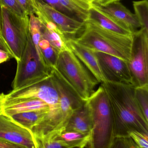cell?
<instances>
[{
  "mask_svg": "<svg viewBox=\"0 0 148 148\" xmlns=\"http://www.w3.org/2000/svg\"><path fill=\"white\" fill-rule=\"evenodd\" d=\"M0 6L6 7L18 16L24 17L28 15L18 0H0Z\"/></svg>",
  "mask_w": 148,
  "mask_h": 148,
  "instance_id": "4316f807",
  "label": "cell"
},
{
  "mask_svg": "<svg viewBox=\"0 0 148 148\" xmlns=\"http://www.w3.org/2000/svg\"><path fill=\"white\" fill-rule=\"evenodd\" d=\"M51 74L59 94L60 111L66 125L73 112L82 106L85 101L80 97L55 67L52 69Z\"/></svg>",
  "mask_w": 148,
  "mask_h": 148,
  "instance_id": "30bf717a",
  "label": "cell"
},
{
  "mask_svg": "<svg viewBox=\"0 0 148 148\" xmlns=\"http://www.w3.org/2000/svg\"><path fill=\"white\" fill-rule=\"evenodd\" d=\"M38 48L46 65L51 69L55 67L59 52L43 37L39 42Z\"/></svg>",
  "mask_w": 148,
  "mask_h": 148,
  "instance_id": "7402d4cb",
  "label": "cell"
},
{
  "mask_svg": "<svg viewBox=\"0 0 148 148\" xmlns=\"http://www.w3.org/2000/svg\"><path fill=\"white\" fill-rule=\"evenodd\" d=\"M110 148H138L130 137H116Z\"/></svg>",
  "mask_w": 148,
  "mask_h": 148,
  "instance_id": "f1b7e54d",
  "label": "cell"
},
{
  "mask_svg": "<svg viewBox=\"0 0 148 148\" xmlns=\"http://www.w3.org/2000/svg\"><path fill=\"white\" fill-rule=\"evenodd\" d=\"M48 110L49 105L37 98L10 99L5 97L4 93L0 94V114L10 116L17 113L33 110Z\"/></svg>",
  "mask_w": 148,
  "mask_h": 148,
  "instance_id": "4fadbf2b",
  "label": "cell"
},
{
  "mask_svg": "<svg viewBox=\"0 0 148 148\" xmlns=\"http://www.w3.org/2000/svg\"><path fill=\"white\" fill-rule=\"evenodd\" d=\"M101 85L107 93L112 111L114 137H129L131 131L148 135V122L136 101L134 85L109 82Z\"/></svg>",
  "mask_w": 148,
  "mask_h": 148,
  "instance_id": "6da1fadb",
  "label": "cell"
},
{
  "mask_svg": "<svg viewBox=\"0 0 148 148\" xmlns=\"http://www.w3.org/2000/svg\"><path fill=\"white\" fill-rule=\"evenodd\" d=\"M1 7L0 6V33L1 34Z\"/></svg>",
  "mask_w": 148,
  "mask_h": 148,
  "instance_id": "8d00e7d4",
  "label": "cell"
},
{
  "mask_svg": "<svg viewBox=\"0 0 148 148\" xmlns=\"http://www.w3.org/2000/svg\"><path fill=\"white\" fill-rule=\"evenodd\" d=\"M89 2L91 3H93V0H87Z\"/></svg>",
  "mask_w": 148,
  "mask_h": 148,
  "instance_id": "74e56055",
  "label": "cell"
},
{
  "mask_svg": "<svg viewBox=\"0 0 148 148\" xmlns=\"http://www.w3.org/2000/svg\"><path fill=\"white\" fill-rule=\"evenodd\" d=\"M34 2L35 9L41 11L49 20L55 24L66 40L76 38L83 28L84 22L69 17L41 0H34Z\"/></svg>",
  "mask_w": 148,
  "mask_h": 148,
  "instance_id": "8fae6325",
  "label": "cell"
},
{
  "mask_svg": "<svg viewBox=\"0 0 148 148\" xmlns=\"http://www.w3.org/2000/svg\"><path fill=\"white\" fill-rule=\"evenodd\" d=\"M129 135L138 148H148V135L136 131H131Z\"/></svg>",
  "mask_w": 148,
  "mask_h": 148,
  "instance_id": "83f0119b",
  "label": "cell"
},
{
  "mask_svg": "<svg viewBox=\"0 0 148 148\" xmlns=\"http://www.w3.org/2000/svg\"><path fill=\"white\" fill-rule=\"evenodd\" d=\"M0 148H27L19 144L0 139Z\"/></svg>",
  "mask_w": 148,
  "mask_h": 148,
  "instance_id": "1f68e13d",
  "label": "cell"
},
{
  "mask_svg": "<svg viewBox=\"0 0 148 148\" xmlns=\"http://www.w3.org/2000/svg\"><path fill=\"white\" fill-rule=\"evenodd\" d=\"M61 4L75 20L85 23L88 19V11L92 3L87 0H59Z\"/></svg>",
  "mask_w": 148,
  "mask_h": 148,
  "instance_id": "ffe728a7",
  "label": "cell"
},
{
  "mask_svg": "<svg viewBox=\"0 0 148 148\" xmlns=\"http://www.w3.org/2000/svg\"><path fill=\"white\" fill-rule=\"evenodd\" d=\"M0 49H2V50H5L7 52L10 54V55L13 56V54L12 52L10 50V48L9 47L7 43H6L4 39H3V37L2 36L1 34L0 33Z\"/></svg>",
  "mask_w": 148,
  "mask_h": 148,
  "instance_id": "836d02e7",
  "label": "cell"
},
{
  "mask_svg": "<svg viewBox=\"0 0 148 148\" xmlns=\"http://www.w3.org/2000/svg\"><path fill=\"white\" fill-rule=\"evenodd\" d=\"M41 23V34L43 38L47 40L50 45L60 53L68 47L66 39L61 31L47 29Z\"/></svg>",
  "mask_w": 148,
  "mask_h": 148,
  "instance_id": "44dd1931",
  "label": "cell"
},
{
  "mask_svg": "<svg viewBox=\"0 0 148 148\" xmlns=\"http://www.w3.org/2000/svg\"><path fill=\"white\" fill-rule=\"evenodd\" d=\"M12 58H14L13 56L7 51L0 49V64L5 62Z\"/></svg>",
  "mask_w": 148,
  "mask_h": 148,
  "instance_id": "d6a6232c",
  "label": "cell"
},
{
  "mask_svg": "<svg viewBox=\"0 0 148 148\" xmlns=\"http://www.w3.org/2000/svg\"><path fill=\"white\" fill-rule=\"evenodd\" d=\"M75 40L96 52L114 56L128 62L133 43V35H124L101 27L87 21Z\"/></svg>",
  "mask_w": 148,
  "mask_h": 148,
  "instance_id": "7a4b0ae2",
  "label": "cell"
},
{
  "mask_svg": "<svg viewBox=\"0 0 148 148\" xmlns=\"http://www.w3.org/2000/svg\"><path fill=\"white\" fill-rule=\"evenodd\" d=\"M1 34L17 62L20 60L30 35L29 16L21 17L1 6Z\"/></svg>",
  "mask_w": 148,
  "mask_h": 148,
  "instance_id": "8992f818",
  "label": "cell"
},
{
  "mask_svg": "<svg viewBox=\"0 0 148 148\" xmlns=\"http://www.w3.org/2000/svg\"><path fill=\"white\" fill-rule=\"evenodd\" d=\"M4 95L10 99L32 98L42 100L50 107V112L47 116L49 122L57 127L66 125L60 111L58 90L51 73L47 77L13 89Z\"/></svg>",
  "mask_w": 148,
  "mask_h": 148,
  "instance_id": "5b68a950",
  "label": "cell"
},
{
  "mask_svg": "<svg viewBox=\"0 0 148 148\" xmlns=\"http://www.w3.org/2000/svg\"><path fill=\"white\" fill-rule=\"evenodd\" d=\"M93 3L101 5V4L102 0H93Z\"/></svg>",
  "mask_w": 148,
  "mask_h": 148,
  "instance_id": "d590c367",
  "label": "cell"
},
{
  "mask_svg": "<svg viewBox=\"0 0 148 148\" xmlns=\"http://www.w3.org/2000/svg\"><path fill=\"white\" fill-rule=\"evenodd\" d=\"M93 124L92 112L87 101L73 112L64 129L86 134H92Z\"/></svg>",
  "mask_w": 148,
  "mask_h": 148,
  "instance_id": "2e32d148",
  "label": "cell"
},
{
  "mask_svg": "<svg viewBox=\"0 0 148 148\" xmlns=\"http://www.w3.org/2000/svg\"><path fill=\"white\" fill-rule=\"evenodd\" d=\"M28 15L35 14V5L34 0H18Z\"/></svg>",
  "mask_w": 148,
  "mask_h": 148,
  "instance_id": "4dcf8cb0",
  "label": "cell"
},
{
  "mask_svg": "<svg viewBox=\"0 0 148 148\" xmlns=\"http://www.w3.org/2000/svg\"><path fill=\"white\" fill-rule=\"evenodd\" d=\"M87 21L93 22L104 29L120 34L131 35L133 34L131 31L108 14L100 10L94 3L89 10Z\"/></svg>",
  "mask_w": 148,
  "mask_h": 148,
  "instance_id": "e0dca14e",
  "label": "cell"
},
{
  "mask_svg": "<svg viewBox=\"0 0 148 148\" xmlns=\"http://www.w3.org/2000/svg\"><path fill=\"white\" fill-rule=\"evenodd\" d=\"M134 93L136 103L148 121V84L135 86Z\"/></svg>",
  "mask_w": 148,
  "mask_h": 148,
  "instance_id": "cb8c5ba5",
  "label": "cell"
},
{
  "mask_svg": "<svg viewBox=\"0 0 148 148\" xmlns=\"http://www.w3.org/2000/svg\"><path fill=\"white\" fill-rule=\"evenodd\" d=\"M48 5L55 9L56 10L61 12L63 14L68 16L71 18H73V16L69 11H68L61 4L59 0H41Z\"/></svg>",
  "mask_w": 148,
  "mask_h": 148,
  "instance_id": "f546056e",
  "label": "cell"
},
{
  "mask_svg": "<svg viewBox=\"0 0 148 148\" xmlns=\"http://www.w3.org/2000/svg\"><path fill=\"white\" fill-rule=\"evenodd\" d=\"M29 16L30 32L32 41L36 49V52L40 58L44 62L41 54L38 48V45L41 39L42 38L41 34V23L38 17L34 14L29 15Z\"/></svg>",
  "mask_w": 148,
  "mask_h": 148,
  "instance_id": "603a6c76",
  "label": "cell"
},
{
  "mask_svg": "<svg viewBox=\"0 0 148 148\" xmlns=\"http://www.w3.org/2000/svg\"><path fill=\"white\" fill-rule=\"evenodd\" d=\"M120 1V0H102V3L101 5V6H104V5H107V4L112 3Z\"/></svg>",
  "mask_w": 148,
  "mask_h": 148,
  "instance_id": "e575fe53",
  "label": "cell"
},
{
  "mask_svg": "<svg viewBox=\"0 0 148 148\" xmlns=\"http://www.w3.org/2000/svg\"><path fill=\"white\" fill-rule=\"evenodd\" d=\"M93 127L88 148H110L114 138L113 115L107 93L101 85L87 100Z\"/></svg>",
  "mask_w": 148,
  "mask_h": 148,
  "instance_id": "3957f363",
  "label": "cell"
},
{
  "mask_svg": "<svg viewBox=\"0 0 148 148\" xmlns=\"http://www.w3.org/2000/svg\"><path fill=\"white\" fill-rule=\"evenodd\" d=\"M34 138L36 148H68L52 137Z\"/></svg>",
  "mask_w": 148,
  "mask_h": 148,
  "instance_id": "484cf974",
  "label": "cell"
},
{
  "mask_svg": "<svg viewBox=\"0 0 148 148\" xmlns=\"http://www.w3.org/2000/svg\"><path fill=\"white\" fill-rule=\"evenodd\" d=\"M135 14L140 24L141 28L148 31V1L142 0L133 1Z\"/></svg>",
  "mask_w": 148,
  "mask_h": 148,
  "instance_id": "d4e9b609",
  "label": "cell"
},
{
  "mask_svg": "<svg viewBox=\"0 0 148 148\" xmlns=\"http://www.w3.org/2000/svg\"><path fill=\"white\" fill-rule=\"evenodd\" d=\"M94 4L100 10L108 14L132 33L141 29L140 24L136 15L120 1L112 3L104 6Z\"/></svg>",
  "mask_w": 148,
  "mask_h": 148,
  "instance_id": "9a60e30c",
  "label": "cell"
},
{
  "mask_svg": "<svg viewBox=\"0 0 148 148\" xmlns=\"http://www.w3.org/2000/svg\"><path fill=\"white\" fill-rule=\"evenodd\" d=\"M91 136V134H86L64 129L51 137L66 147L84 148L87 146Z\"/></svg>",
  "mask_w": 148,
  "mask_h": 148,
  "instance_id": "ac0fdd59",
  "label": "cell"
},
{
  "mask_svg": "<svg viewBox=\"0 0 148 148\" xmlns=\"http://www.w3.org/2000/svg\"><path fill=\"white\" fill-rule=\"evenodd\" d=\"M0 139L27 148H36L31 132L3 114H0Z\"/></svg>",
  "mask_w": 148,
  "mask_h": 148,
  "instance_id": "7c38bea8",
  "label": "cell"
},
{
  "mask_svg": "<svg viewBox=\"0 0 148 148\" xmlns=\"http://www.w3.org/2000/svg\"><path fill=\"white\" fill-rule=\"evenodd\" d=\"M66 44L99 83L107 82L101 70L95 51L81 45L74 39L66 40Z\"/></svg>",
  "mask_w": 148,
  "mask_h": 148,
  "instance_id": "5bb4252c",
  "label": "cell"
},
{
  "mask_svg": "<svg viewBox=\"0 0 148 148\" xmlns=\"http://www.w3.org/2000/svg\"><path fill=\"white\" fill-rule=\"evenodd\" d=\"M55 68L83 101L89 98L99 84L68 47L59 53Z\"/></svg>",
  "mask_w": 148,
  "mask_h": 148,
  "instance_id": "277c9868",
  "label": "cell"
},
{
  "mask_svg": "<svg viewBox=\"0 0 148 148\" xmlns=\"http://www.w3.org/2000/svg\"><path fill=\"white\" fill-rule=\"evenodd\" d=\"M129 68L135 87L148 84V31L140 29L134 32Z\"/></svg>",
  "mask_w": 148,
  "mask_h": 148,
  "instance_id": "ba28073f",
  "label": "cell"
},
{
  "mask_svg": "<svg viewBox=\"0 0 148 148\" xmlns=\"http://www.w3.org/2000/svg\"><path fill=\"white\" fill-rule=\"evenodd\" d=\"M17 62L16 73L12 84L13 89L47 77L51 73L52 69L38 55L30 34L21 59Z\"/></svg>",
  "mask_w": 148,
  "mask_h": 148,
  "instance_id": "52a82bcc",
  "label": "cell"
},
{
  "mask_svg": "<svg viewBox=\"0 0 148 148\" xmlns=\"http://www.w3.org/2000/svg\"><path fill=\"white\" fill-rule=\"evenodd\" d=\"M50 113L48 110H33L8 116L16 123L31 132L32 129Z\"/></svg>",
  "mask_w": 148,
  "mask_h": 148,
  "instance_id": "d6986e66",
  "label": "cell"
},
{
  "mask_svg": "<svg viewBox=\"0 0 148 148\" xmlns=\"http://www.w3.org/2000/svg\"><path fill=\"white\" fill-rule=\"evenodd\" d=\"M95 53L107 82L134 85L127 62L105 53L96 51Z\"/></svg>",
  "mask_w": 148,
  "mask_h": 148,
  "instance_id": "9c48e42d",
  "label": "cell"
}]
</instances>
